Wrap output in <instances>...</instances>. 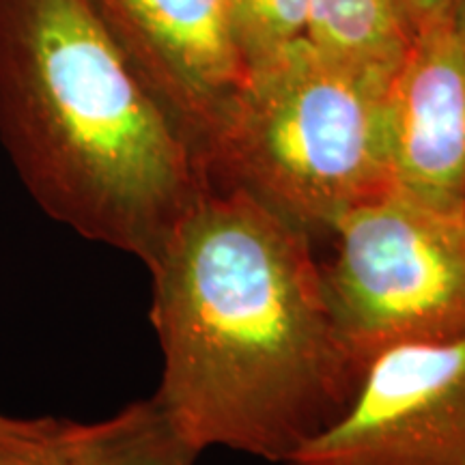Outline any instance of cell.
<instances>
[{"label":"cell","instance_id":"obj_6","mask_svg":"<svg viewBox=\"0 0 465 465\" xmlns=\"http://www.w3.org/2000/svg\"><path fill=\"white\" fill-rule=\"evenodd\" d=\"M287 465H465V336L371 360L341 420Z\"/></svg>","mask_w":465,"mask_h":465},{"label":"cell","instance_id":"obj_3","mask_svg":"<svg viewBox=\"0 0 465 465\" xmlns=\"http://www.w3.org/2000/svg\"><path fill=\"white\" fill-rule=\"evenodd\" d=\"M391 80L349 69L306 37L250 69L205 158L209 188H240L315 237L397 185Z\"/></svg>","mask_w":465,"mask_h":465},{"label":"cell","instance_id":"obj_8","mask_svg":"<svg viewBox=\"0 0 465 465\" xmlns=\"http://www.w3.org/2000/svg\"><path fill=\"white\" fill-rule=\"evenodd\" d=\"M414 35L410 0H308V42L360 74L392 80Z\"/></svg>","mask_w":465,"mask_h":465},{"label":"cell","instance_id":"obj_10","mask_svg":"<svg viewBox=\"0 0 465 465\" xmlns=\"http://www.w3.org/2000/svg\"><path fill=\"white\" fill-rule=\"evenodd\" d=\"M250 69L306 37L308 0H229Z\"/></svg>","mask_w":465,"mask_h":465},{"label":"cell","instance_id":"obj_13","mask_svg":"<svg viewBox=\"0 0 465 465\" xmlns=\"http://www.w3.org/2000/svg\"><path fill=\"white\" fill-rule=\"evenodd\" d=\"M452 15H455V20L465 28V0H457L455 9H452Z\"/></svg>","mask_w":465,"mask_h":465},{"label":"cell","instance_id":"obj_5","mask_svg":"<svg viewBox=\"0 0 465 465\" xmlns=\"http://www.w3.org/2000/svg\"><path fill=\"white\" fill-rule=\"evenodd\" d=\"M86 3L203 168L250 80L229 0Z\"/></svg>","mask_w":465,"mask_h":465},{"label":"cell","instance_id":"obj_2","mask_svg":"<svg viewBox=\"0 0 465 465\" xmlns=\"http://www.w3.org/2000/svg\"><path fill=\"white\" fill-rule=\"evenodd\" d=\"M0 143L52 220L147 270L209 190L86 0H0Z\"/></svg>","mask_w":465,"mask_h":465},{"label":"cell","instance_id":"obj_4","mask_svg":"<svg viewBox=\"0 0 465 465\" xmlns=\"http://www.w3.org/2000/svg\"><path fill=\"white\" fill-rule=\"evenodd\" d=\"M322 281L336 328L360 362L388 349L465 336V201L394 185L332 226Z\"/></svg>","mask_w":465,"mask_h":465},{"label":"cell","instance_id":"obj_11","mask_svg":"<svg viewBox=\"0 0 465 465\" xmlns=\"http://www.w3.org/2000/svg\"><path fill=\"white\" fill-rule=\"evenodd\" d=\"M61 424L52 416L15 418L0 411V465H72Z\"/></svg>","mask_w":465,"mask_h":465},{"label":"cell","instance_id":"obj_9","mask_svg":"<svg viewBox=\"0 0 465 465\" xmlns=\"http://www.w3.org/2000/svg\"><path fill=\"white\" fill-rule=\"evenodd\" d=\"M61 438L72 465H196L203 452L158 394L100 422L63 420Z\"/></svg>","mask_w":465,"mask_h":465},{"label":"cell","instance_id":"obj_7","mask_svg":"<svg viewBox=\"0 0 465 465\" xmlns=\"http://www.w3.org/2000/svg\"><path fill=\"white\" fill-rule=\"evenodd\" d=\"M394 177L429 201H465V28L420 26L388 86Z\"/></svg>","mask_w":465,"mask_h":465},{"label":"cell","instance_id":"obj_1","mask_svg":"<svg viewBox=\"0 0 465 465\" xmlns=\"http://www.w3.org/2000/svg\"><path fill=\"white\" fill-rule=\"evenodd\" d=\"M149 274L155 394L201 450L287 465L349 410L366 366L300 224L240 188H209Z\"/></svg>","mask_w":465,"mask_h":465},{"label":"cell","instance_id":"obj_12","mask_svg":"<svg viewBox=\"0 0 465 465\" xmlns=\"http://www.w3.org/2000/svg\"><path fill=\"white\" fill-rule=\"evenodd\" d=\"M457 0H410V11L414 17L416 31L429 22L449 17L455 9Z\"/></svg>","mask_w":465,"mask_h":465}]
</instances>
